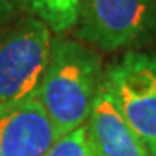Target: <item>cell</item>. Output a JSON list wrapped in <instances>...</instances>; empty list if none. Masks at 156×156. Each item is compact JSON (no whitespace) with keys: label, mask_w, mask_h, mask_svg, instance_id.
I'll use <instances>...</instances> for the list:
<instances>
[{"label":"cell","mask_w":156,"mask_h":156,"mask_svg":"<svg viewBox=\"0 0 156 156\" xmlns=\"http://www.w3.org/2000/svg\"><path fill=\"white\" fill-rule=\"evenodd\" d=\"M19 9L26 11V16L37 17L49 26L52 33H68L75 30L78 21L80 0H17Z\"/></svg>","instance_id":"obj_7"},{"label":"cell","mask_w":156,"mask_h":156,"mask_svg":"<svg viewBox=\"0 0 156 156\" xmlns=\"http://www.w3.org/2000/svg\"><path fill=\"white\" fill-rule=\"evenodd\" d=\"M87 123L101 156H151L146 146L122 118L104 82L97 92Z\"/></svg>","instance_id":"obj_6"},{"label":"cell","mask_w":156,"mask_h":156,"mask_svg":"<svg viewBox=\"0 0 156 156\" xmlns=\"http://www.w3.org/2000/svg\"><path fill=\"white\" fill-rule=\"evenodd\" d=\"M75 30L102 52L139 50L156 38V0H80Z\"/></svg>","instance_id":"obj_2"},{"label":"cell","mask_w":156,"mask_h":156,"mask_svg":"<svg viewBox=\"0 0 156 156\" xmlns=\"http://www.w3.org/2000/svg\"><path fill=\"white\" fill-rule=\"evenodd\" d=\"M54 33L23 16L0 28V102L37 95L50 59Z\"/></svg>","instance_id":"obj_3"},{"label":"cell","mask_w":156,"mask_h":156,"mask_svg":"<svg viewBox=\"0 0 156 156\" xmlns=\"http://www.w3.org/2000/svg\"><path fill=\"white\" fill-rule=\"evenodd\" d=\"M45 156H101L89 123L59 135Z\"/></svg>","instance_id":"obj_8"},{"label":"cell","mask_w":156,"mask_h":156,"mask_svg":"<svg viewBox=\"0 0 156 156\" xmlns=\"http://www.w3.org/2000/svg\"><path fill=\"white\" fill-rule=\"evenodd\" d=\"M102 82L125 123L156 156V52L127 50Z\"/></svg>","instance_id":"obj_4"},{"label":"cell","mask_w":156,"mask_h":156,"mask_svg":"<svg viewBox=\"0 0 156 156\" xmlns=\"http://www.w3.org/2000/svg\"><path fill=\"white\" fill-rule=\"evenodd\" d=\"M57 137L37 95L0 102V156H45Z\"/></svg>","instance_id":"obj_5"},{"label":"cell","mask_w":156,"mask_h":156,"mask_svg":"<svg viewBox=\"0 0 156 156\" xmlns=\"http://www.w3.org/2000/svg\"><path fill=\"white\" fill-rule=\"evenodd\" d=\"M17 9H19L17 0H0V28L14 17Z\"/></svg>","instance_id":"obj_9"},{"label":"cell","mask_w":156,"mask_h":156,"mask_svg":"<svg viewBox=\"0 0 156 156\" xmlns=\"http://www.w3.org/2000/svg\"><path fill=\"white\" fill-rule=\"evenodd\" d=\"M102 78V61L94 49L80 40L54 38L37 97L57 135L89 122Z\"/></svg>","instance_id":"obj_1"}]
</instances>
